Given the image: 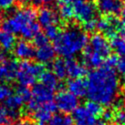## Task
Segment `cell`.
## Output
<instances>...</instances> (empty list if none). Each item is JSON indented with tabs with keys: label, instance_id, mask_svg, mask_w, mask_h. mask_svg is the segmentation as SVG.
Wrapping results in <instances>:
<instances>
[{
	"label": "cell",
	"instance_id": "obj_1",
	"mask_svg": "<svg viewBox=\"0 0 125 125\" xmlns=\"http://www.w3.org/2000/svg\"><path fill=\"white\" fill-rule=\"evenodd\" d=\"M119 86V78L113 68H97L89 74L86 94L91 101L110 105L116 99Z\"/></svg>",
	"mask_w": 125,
	"mask_h": 125
},
{
	"label": "cell",
	"instance_id": "obj_2",
	"mask_svg": "<svg viewBox=\"0 0 125 125\" xmlns=\"http://www.w3.org/2000/svg\"><path fill=\"white\" fill-rule=\"evenodd\" d=\"M37 12L33 8L24 7L15 11L1 23L2 30L10 34H19L25 39H30L39 32V25L36 22Z\"/></svg>",
	"mask_w": 125,
	"mask_h": 125
},
{
	"label": "cell",
	"instance_id": "obj_3",
	"mask_svg": "<svg viewBox=\"0 0 125 125\" xmlns=\"http://www.w3.org/2000/svg\"><path fill=\"white\" fill-rule=\"evenodd\" d=\"M88 42L86 32L78 27H70L59 32L54 39V49L59 56L70 59L81 52Z\"/></svg>",
	"mask_w": 125,
	"mask_h": 125
},
{
	"label": "cell",
	"instance_id": "obj_4",
	"mask_svg": "<svg viewBox=\"0 0 125 125\" xmlns=\"http://www.w3.org/2000/svg\"><path fill=\"white\" fill-rule=\"evenodd\" d=\"M44 71V67L38 63H32L28 60H24L18 65L17 79L21 86L29 87L33 86L37 78L40 76Z\"/></svg>",
	"mask_w": 125,
	"mask_h": 125
},
{
	"label": "cell",
	"instance_id": "obj_5",
	"mask_svg": "<svg viewBox=\"0 0 125 125\" xmlns=\"http://www.w3.org/2000/svg\"><path fill=\"white\" fill-rule=\"evenodd\" d=\"M73 18L80 23L95 18L96 7L88 0H75L72 5Z\"/></svg>",
	"mask_w": 125,
	"mask_h": 125
},
{
	"label": "cell",
	"instance_id": "obj_6",
	"mask_svg": "<svg viewBox=\"0 0 125 125\" xmlns=\"http://www.w3.org/2000/svg\"><path fill=\"white\" fill-rule=\"evenodd\" d=\"M55 104L57 106V109H59L61 112L70 113L78 107L79 99L70 91L61 90L56 96Z\"/></svg>",
	"mask_w": 125,
	"mask_h": 125
},
{
	"label": "cell",
	"instance_id": "obj_7",
	"mask_svg": "<svg viewBox=\"0 0 125 125\" xmlns=\"http://www.w3.org/2000/svg\"><path fill=\"white\" fill-rule=\"evenodd\" d=\"M88 48L95 53L101 56L103 59L110 55L111 50V45L107 38L101 34H94L90 39V44Z\"/></svg>",
	"mask_w": 125,
	"mask_h": 125
},
{
	"label": "cell",
	"instance_id": "obj_8",
	"mask_svg": "<svg viewBox=\"0 0 125 125\" xmlns=\"http://www.w3.org/2000/svg\"><path fill=\"white\" fill-rule=\"evenodd\" d=\"M121 28V23L115 16H105L97 20V29L111 38Z\"/></svg>",
	"mask_w": 125,
	"mask_h": 125
},
{
	"label": "cell",
	"instance_id": "obj_9",
	"mask_svg": "<svg viewBox=\"0 0 125 125\" xmlns=\"http://www.w3.org/2000/svg\"><path fill=\"white\" fill-rule=\"evenodd\" d=\"M57 106L52 101L39 105V107L33 112L34 119L38 122V125H45L49 121L52 114L55 113Z\"/></svg>",
	"mask_w": 125,
	"mask_h": 125
},
{
	"label": "cell",
	"instance_id": "obj_10",
	"mask_svg": "<svg viewBox=\"0 0 125 125\" xmlns=\"http://www.w3.org/2000/svg\"><path fill=\"white\" fill-rule=\"evenodd\" d=\"M38 23L42 28H48L52 25H57L59 22V15L50 7H42L37 14Z\"/></svg>",
	"mask_w": 125,
	"mask_h": 125
},
{
	"label": "cell",
	"instance_id": "obj_11",
	"mask_svg": "<svg viewBox=\"0 0 125 125\" xmlns=\"http://www.w3.org/2000/svg\"><path fill=\"white\" fill-rule=\"evenodd\" d=\"M31 93L32 99L37 103L41 105L43 103H45V102L52 101L54 90L48 87H46L45 85H43L42 83H39L33 87Z\"/></svg>",
	"mask_w": 125,
	"mask_h": 125
},
{
	"label": "cell",
	"instance_id": "obj_12",
	"mask_svg": "<svg viewBox=\"0 0 125 125\" xmlns=\"http://www.w3.org/2000/svg\"><path fill=\"white\" fill-rule=\"evenodd\" d=\"M14 54L19 59L28 60L35 57V49L32 44L27 40H20L14 45Z\"/></svg>",
	"mask_w": 125,
	"mask_h": 125
},
{
	"label": "cell",
	"instance_id": "obj_13",
	"mask_svg": "<svg viewBox=\"0 0 125 125\" xmlns=\"http://www.w3.org/2000/svg\"><path fill=\"white\" fill-rule=\"evenodd\" d=\"M72 112V121L75 125H94L96 123V117L85 107H77Z\"/></svg>",
	"mask_w": 125,
	"mask_h": 125
},
{
	"label": "cell",
	"instance_id": "obj_14",
	"mask_svg": "<svg viewBox=\"0 0 125 125\" xmlns=\"http://www.w3.org/2000/svg\"><path fill=\"white\" fill-rule=\"evenodd\" d=\"M96 7L105 16H116L121 11L122 3L120 0H97Z\"/></svg>",
	"mask_w": 125,
	"mask_h": 125
},
{
	"label": "cell",
	"instance_id": "obj_15",
	"mask_svg": "<svg viewBox=\"0 0 125 125\" xmlns=\"http://www.w3.org/2000/svg\"><path fill=\"white\" fill-rule=\"evenodd\" d=\"M18 64L14 59H7L4 64L0 65V82L4 80H12L17 77Z\"/></svg>",
	"mask_w": 125,
	"mask_h": 125
},
{
	"label": "cell",
	"instance_id": "obj_16",
	"mask_svg": "<svg viewBox=\"0 0 125 125\" xmlns=\"http://www.w3.org/2000/svg\"><path fill=\"white\" fill-rule=\"evenodd\" d=\"M66 67L67 76L70 77L71 79H81L87 73L86 68L81 63L71 58L66 60Z\"/></svg>",
	"mask_w": 125,
	"mask_h": 125
},
{
	"label": "cell",
	"instance_id": "obj_17",
	"mask_svg": "<svg viewBox=\"0 0 125 125\" xmlns=\"http://www.w3.org/2000/svg\"><path fill=\"white\" fill-rule=\"evenodd\" d=\"M55 49L54 47L47 43L45 45L38 47L37 51H35V57L38 61L40 63H49L55 58Z\"/></svg>",
	"mask_w": 125,
	"mask_h": 125
},
{
	"label": "cell",
	"instance_id": "obj_18",
	"mask_svg": "<svg viewBox=\"0 0 125 125\" xmlns=\"http://www.w3.org/2000/svg\"><path fill=\"white\" fill-rule=\"evenodd\" d=\"M67 88L77 97H83L87 93V82L81 79H72L68 82Z\"/></svg>",
	"mask_w": 125,
	"mask_h": 125
},
{
	"label": "cell",
	"instance_id": "obj_19",
	"mask_svg": "<svg viewBox=\"0 0 125 125\" xmlns=\"http://www.w3.org/2000/svg\"><path fill=\"white\" fill-rule=\"evenodd\" d=\"M85 50H84V56H83V59H84V62L86 63V65L90 68H100V67L102 65L103 63V58L100 56L99 54L95 53L94 51L90 50L87 46L85 48Z\"/></svg>",
	"mask_w": 125,
	"mask_h": 125
},
{
	"label": "cell",
	"instance_id": "obj_20",
	"mask_svg": "<svg viewBox=\"0 0 125 125\" xmlns=\"http://www.w3.org/2000/svg\"><path fill=\"white\" fill-rule=\"evenodd\" d=\"M110 45L117 55L125 57V38L123 36H112Z\"/></svg>",
	"mask_w": 125,
	"mask_h": 125
},
{
	"label": "cell",
	"instance_id": "obj_21",
	"mask_svg": "<svg viewBox=\"0 0 125 125\" xmlns=\"http://www.w3.org/2000/svg\"><path fill=\"white\" fill-rule=\"evenodd\" d=\"M39 77H40L41 83L43 85H45L46 87L49 88V89H51L53 90H55L57 88L59 87L58 78L51 71H45L44 70Z\"/></svg>",
	"mask_w": 125,
	"mask_h": 125
},
{
	"label": "cell",
	"instance_id": "obj_22",
	"mask_svg": "<svg viewBox=\"0 0 125 125\" xmlns=\"http://www.w3.org/2000/svg\"><path fill=\"white\" fill-rule=\"evenodd\" d=\"M25 101L18 93L10 95L5 100V108L9 111H18Z\"/></svg>",
	"mask_w": 125,
	"mask_h": 125
},
{
	"label": "cell",
	"instance_id": "obj_23",
	"mask_svg": "<svg viewBox=\"0 0 125 125\" xmlns=\"http://www.w3.org/2000/svg\"><path fill=\"white\" fill-rule=\"evenodd\" d=\"M53 73L56 75V77L59 80H64L67 77V67H66V60L63 59H56L53 63Z\"/></svg>",
	"mask_w": 125,
	"mask_h": 125
},
{
	"label": "cell",
	"instance_id": "obj_24",
	"mask_svg": "<svg viewBox=\"0 0 125 125\" xmlns=\"http://www.w3.org/2000/svg\"><path fill=\"white\" fill-rule=\"evenodd\" d=\"M84 107L87 109L88 111H90L91 114L95 116V117H99L101 116V114L103 113V108L101 106V104H100L97 101H94L90 100V101H87L85 103Z\"/></svg>",
	"mask_w": 125,
	"mask_h": 125
},
{
	"label": "cell",
	"instance_id": "obj_25",
	"mask_svg": "<svg viewBox=\"0 0 125 125\" xmlns=\"http://www.w3.org/2000/svg\"><path fill=\"white\" fill-rule=\"evenodd\" d=\"M59 16L64 20H70L73 18V9L72 6L70 4H62L61 7H59Z\"/></svg>",
	"mask_w": 125,
	"mask_h": 125
},
{
	"label": "cell",
	"instance_id": "obj_26",
	"mask_svg": "<svg viewBox=\"0 0 125 125\" xmlns=\"http://www.w3.org/2000/svg\"><path fill=\"white\" fill-rule=\"evenodd\" d=\"M112 121L116 125H125V107L120 108L113 112Z\"/></svg>",
	"mask_w": 125,
	"mask_h": 125
},
{
	"label": "cell",
	"instance_id": "obj_27",
	"mask_svg": "<svg viewBox=\"0 0 125 125\" xmlns=\"http://www.w3.org/2000/svg\"><path fill=\"white\" fill-rule=\"evenodd\" d=\"M14 121L7 108H0V125H9Z\"/></svg>",
	"mask_w": 125,
	"mask_h": 125
},
{
	"label": "cell",
	"instance_id": "obj_28",
	"mask_svg": "<svg viewBox=\"0 0 125 125\" xmlns=\"http://www.w3.org/2000/svg\"><path fill=\"white\" fill-rule=\"evenodd\" d=\"M59 32H60V30L57 27V25H52V26H49V27L45 28L46 37L49 38V39H52V40H54L58 37Z\"/></svg>",
	"mask_w": 125,
	"mask_h": 125
},
{
	"label": "cell",
	"instance_id": "obj_29",
	"mask_svg": "<svg viewBox=\"0 0 125 125\" xmlns=\"http://www.w3.org/2000/svg\"><path fill=\"white\" fill-rule=\"evenodd\" d=\"M17 93L24 100V101H28L32 98L31 90H29L28 87H25V86H21L20 85L18 87Z\"/></svg>",
	"mask_w": 125,
	"mask_h": 125
},
{
	"label": "cell",
	"instance_id": "obj_30",
	"mask_svg": "<svg viewBox=\"0 0 125 125\" xmlns=\"http://www.w3.org/2000/svg\"><path fill=\"white\" fill-rule=\"evenodd\" d=\"M33 38H34V44L37 47H40V46H43L47 43H49V38L46 37L45 34H41L39 32Z\"/></svg>",
	"mask_w": 125,
	"mask_h": 125
},
{
	"label": "cell",
	"instance_id": "obj_31",
	"mask_svg": "<svg viewBox=\"0 0 125 125\" xmlns=\"http://www.w3.org/2000/svg\"><path fill=\"white\" fill-rule=\"evenodd\" d=\"M12 93V90L8 85L0 84V101L6 100Z\"/></svg>",
	"mask_w": 125,
	"mask_h": 125
},
{
	"label": "cell",
	"instance_id": "obj_32",
	"mask_svg": "<svg viewBox=\"0 0 125 125\" xmlns=\"http://www.w3.org/2000/svg\"><path fill=\"white\" fill-rule=\"evenodd\" d=\"M65 116L61 114H54L51 116V118L49 119V125H62L64 122Z\"/></svg>",
	"mask_w": 125,
	"mask_h": 125
},
{
	"label": "cell",
	"instance_id": "obj_33",
	"mask_svg": "<svg viewBox=\"0 0 125 125\" xmlns=\"http://www.w3.org/2000/svg\"><path fill=\"white\" fill-rule=\"evenodd\" d=\"M83 26H84V29L86 31H89V32L94 31V30L97 29V19L93 18L91 20L87 21V22L83 23Z\"/></svg>",
	"mask_w": 125,
	"mask_h": 125
},
{
	"label": "cell",
	"instance_id": "obj_34",
	"mask_svg": "<svg viewBox=\"0 0 125 125\" xmlns=\"http://www.w3.org/2000/svg\"><path fill=\"white\" fill-rule=\"evenodd\" d=\"M118 61H119V58L117 56H108L107 59L105 60V66L114 69V67L117 66Z\"/></svg>",
	"mask_w": 125,
	"mask_h": 125
},
{
	"label": "cell",
	"instance_id": "obj_35",
	"mask_svg": "<svg viewBox=\"0 0 125 125\" xmlns=\"http://www.w3.org/2000/svg\"><path fill=\"white\" fill-rule=\"evenodd\" d=\"M14 3L15 0H0V8L8 9L14 5Z\"/></svg>",
	"mask_w": 125,
	"mask_h": 125
},
{
	"label": "cell",
	"instance_id": "obj_36",
	"mask_svg": "<svg viewBox=\"0 0 125 125\" xmlns=\"http://www.w3.org/2000/svg\"><path fill=\"white\" fill-rule=\"evenodd\" d=\"M101 116H102V120H103V122H109V121L112 120L113 112L111 111H103V113L101 114Z\"/></svg>",
	"mask_w": 125,
	"mask_h": 125
},
{
	"label": "cell",
	"instance_id": "obj_37",
	"mask_svg": "<svg viewBox=\"0 0 125 125\" xmlns=\"http://www.w3.org/2000/svg\"><path fill=\"white\" fill-rule=\"evenodd\" d=\"M7 59H7V53H6V50H4V49L0 50V65L4 64Z\"/></svg>",
	"mask_w": 125,
	"mask_h": 125
},
{
	"label": "cell",
	"instance_id": "obj_38",
	"mask_svg": "<svg viewBox=\"0 0 125 125\" xmlns=\"http://www.w3.org/2000/svg\"><path fill=\"white\" fill-rule=\"evenodd\" d=\"M20 7H28L29 4L32 2V0H15Z\"/></svg>",
	"mask_w": 125,
	"mask_h": 125
},
{
	"label": "cell",
	"instance_id": "obj_39",
	"mask_svg": "<svg viewBox=\"0 0 125 125\" xmlns=\"http://www.w3.org/2000/svg\"><path fill=\"white\" fill-rule=\"evenodd\" d=\"M62 125H73L72 118H70V116H65V119H64V122H63Z\"/></svg>",
	"mask_w": 125,
	"mask_h": 125
},
{
	"label": "cell",
	"instance_id": "obj_40",
	"mask_svg": "<svg viewBox=\"0 0 125 125\" xmlns=\"http://www.w3.org/2000/svg\"><path fill=\"white\" fill-rule=\"evenodd\" d=\"M34 3H35V5H40V4H49L51 3L52 1H54V0H32Z\"/></svg>",
	"mask_w": 125,
	"mask_h": 125
},
{
	"label": "cell",
	"instance_id": "obj_41",
	"mask_svg": "<svg viewBox=\"0 0 125 125\" xmlns=\"http://www.w3.org/2000/svg\"><path fill=\"white\" fill-rule=\"evenodd\" d=\"M121 14H122V18L125 20V2L123 3V5H122V7H121Z\"/></svg>",
	"mask_w": 125,
	"mask_h": 125
},
{
	"label": "cell",
	"instance_id": "obj_42",
	"mask_svg": "<svg viewBox=\"0 0 125 125\" xmlns=\"http://www.w3.org/2000/svg\"><path fill=\"white\" fill-rule=\"evenodd\" d=\"M23 125H38L36 122H34L33 121L30 120H26L25 122H23Z\"/></svg>",
	"mask_w": 125,
	"mask_h": 125
},
{
	"label": "cell",
	"instance_id": "obj_43",
	"mask_svg": "<svg viewBox=\"0 0 125 125\" xmlns=\"http://www.w3.org/2000/svg\"><path fill=\"white\" fill-rule=\"evenodd\" d=\"M120 29H121V31H122V36L125 38V22L122 25L121 24V28H120Z\"/></svg>",
	"mask_w": 125,
	"mask_h": 125
},
{
	"label": "cell",
	"instance_id": "obj_44",
	"mask_svg": "<svg viewBox=\"0 0 125 125\" xmlns=\"http://www.w3.org/2000/svg\"><path fill=\"white\" fill-rule=\"evenodd\" d=\"M59 1H60L61 4H70V3H73L75 0H59Z\"/></svg>",
	"mask_w": 125,
	"mask_h": 125
},
{
	"label": "cell",
	"instance_id": "obj_45",
	"mask_svg": "<svg viewBox=\"0 0 125 125\" xmlns=\"http://www.w3.org/2000/svg\"><path fill=\"white\" fill-rule=\"evenodd\" d=\"M9 125H23V122H15V123H13V124H9Z\"/></svg>",
	"mask_w": 125,
	"mask_h": 125
},
{
	"label": "cell",
	"instance_id": "obj_46",
	"mask_svg": "<svg viewBox=\"0 0 125 125\" xmlns=\"http://www.w3.org/2000/svg\"><path fill=\"white\" fill-rule=\"evenodd\" d=\"M3 33H4L3 30H2V29H0V41H1V38H2V36H3Z\"/></svg>",
	"mask_w": 125,
	"mask_h": 125
},
{
	"label": "cell",
	"instance_id": "obj_47",
	"mask_svg": "<svg viewBox=\"0 0 125 125\" xmlns=\"http://www.w3.org/2000/svg\"><path fill=\"white\" fill-rule=\"evenodd\" d=\"M94 125H95V124H94ZM98 125H99V124H98Z\"/></svg>",
	"mask_w": 125,
	"mask_h": 125
}]
</instances>
